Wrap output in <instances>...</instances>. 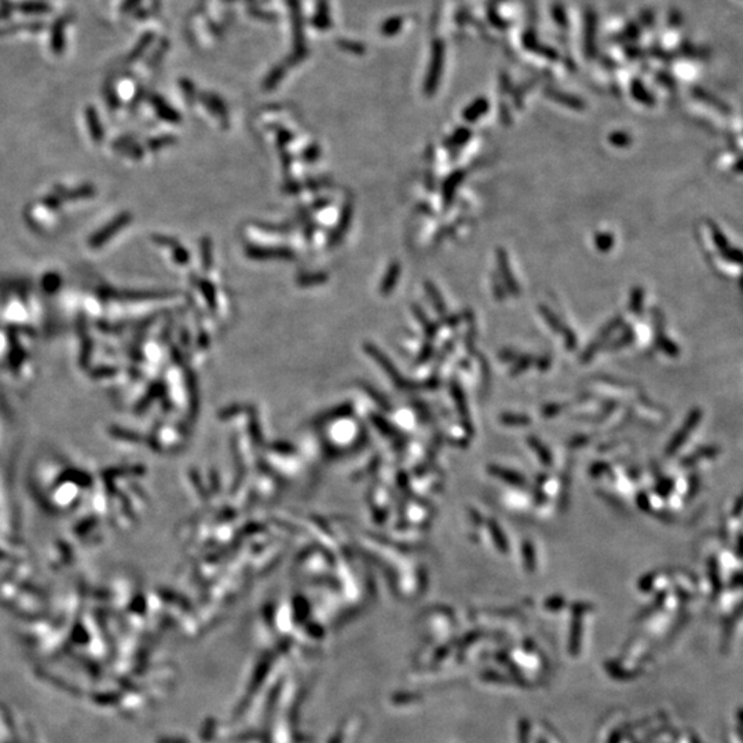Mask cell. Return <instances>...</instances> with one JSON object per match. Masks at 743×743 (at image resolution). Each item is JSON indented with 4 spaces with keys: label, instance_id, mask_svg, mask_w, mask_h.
<instances>
[{
    "label": "cell",
    "instance_id": "cell-1",
    "mask_svg": "<svg viewBox=\"0 0 743 743\" xmlns=\"http://www.w3.org/2000/svg\"><path fill=\"white\" fill-rule=\"evenodd\" d=\"M445 55H446V47L443 40H435L431 47V58L428 70L424 80V92L427 96H432L439 85V80L442 77L443 66H445Z\"/></svg>",
    "mask_w": 743,
    "mask_h": 743
},
{
    "label": "cell",
    "instance_id": "cell-2",
    "mask_svg": "<svg viewBox=\"0 0 743 743\" xmlns=\"http://www.w3.org/2000/svg\"><path fill=\"white\" fill-rule=\"evenodd\" d=\"M245 253L255 260H293L295 252L285 247L247 245Z\"/></svg>",
    "mask_w": 743,
    "mask_h": 743
},
{
    "label": "cell",
    "instance_id": "cell-3",
    "mask_svg": "<svg viewBox=\"0 0 743 743\" xmlns=\"http://www.w3.org/2000/svg\"><path fill=\"white\" fill-rule=\"evenodd\" d=\"M289 4H291V12H292V28H293V41H295V52L291 56V59L293 63H296V62H300L307 55V50L304 45V39H303V25H302L299 0H289Z\"/></svg>",
    "mask_w": 743,
    "mask_h": 743
},
{
    "label": "cell",
    "instance_id": "cell-4",
    "mask_svg": "<svg viewBox=\"0 0 743 743\" xmlns=\"http://www.w3.org/2000/svg\"><path fill=\"white\" fill-rule=\"evenodd\" d=\"M596 34H598V17L592 8H587L584 14V51L588 58L596 55Z\"/></svg>",
    "mask_w": 743,
    "mask_h": 743
},
{
    "label": "cell",
    "instance_id": "cell-5",
    "mask_svg": "<svg viewBox=\"0 0 743 743\" xmlns=\"http://www.w3.org/2000/svg\"><path fill=\"white\" fill-rule=\"evenodd\" d=\"M131 222V215L124 212V213H120L117 218H114L112 220V223H109L106 227H103L102 230H99L98 233H95L92 236V238L90 240V245L92 248H99L102 247L105 242H107L116 233H118L121 229H124L128 223Z\"/></svg>",
    "mask_w": 743,
    "mask_h": 743
},
{
    "label": "cell",
    "instance_id": "cell-6",
    "mask_svg": "<svg viewBox=\"0 0 743 743\" xmlns=\"http://www.w3.org/2000/svg\"><path fill=\"white\" fill-rule=\"evenodd\" d=\"M353 215H354V205H353L350 201H347V202L344 204L343 209H342L340 219H339V222H337L336 229H335V230L331 233V236H329V245H331V247L337 245V244L343 240L344 234L347 233V230H348V227H350V224H351Z\"/></svg>",
    "mask_w": 743,
    "mask_h": 743
},
{
    "label": "cell",
    "instance_id": "cell-7",
    "mask_svg": "<svg viewBox=\"0 0 743 743\" xmlns=\"http://www.w3.org/2000/svg\"><path fill=\"white\" fill-rule=\"evenodd\" d=\"M523 45L527 51H533L536 54H540L548 59H558V52L552 48V47H548L543 43H540L537 40V36L533 30H527L525 34H523Z\"/></svg>",
    "mask_w": 743,
    "mask_h": 743
},
{
    "label": "cell",
    "instance_id": "cell-8",
    "mask_svg": "<svg viewBox=\"0 0 743 743\" xmlns=\"http://www.w3.org/2000/svg\"><path fill=\"white\" fill-rule=\"evenodd\" d=\"M497 262H499V267H500V274H501V278L507 286V289L512 293V295H518L519 293V286L516 285V281L511 273V267H510V262H508V255L503 251V249H499L497 251Z\"/></svg>",
    "mask_w": 743,
    "mask_h": 743
},
{
    "label": "cell",
    "instance_id": "cell-9",
    "mask_svg": "<svg viewBox=\"0 0 743 743\" xmlns=\"http://www.w3.org/2000/svg\"><path fill=\"white\" fill-rule=\"evenodd\" d=\"M545 95L550 96L551 99H554L555 102L558 103H562L570 109H574V110H583L584 109V102L574 96V95H570L567 92H563V91H559V90H555V88H547L545 90Z\"/></svg>",
    "mask_w": 743,
    "mask_h": 743
},
{
    "label": "cell",
    "instance_id": "cell-10",
    "mask_svg": "<svg viewBox=\"0 0 743 743\" xmlns=\"http://www.w3.org/2000/svg\"><path fill=\"white\" fill-rule=\"evenodd\" d=\"M399 275H401V264L398 262L391 263L387 273H386V275L383 277V281H381V285H380L381 295L387 296V295H390L393 292V289L398 284Z\"/></svg>",
    "mask_w": 743,
    "mask_h": 743
},
{
    "label": "cell",
    "instance_id": "cell-11",
    "mask_svg": "<svg viewBox=\"0 0 743 743\" xmlns=\"http://www.w3.org/2000/svg\"><path fill=\"white\" fill-rule=\"evenodd\" d=\"M201 102H202V103H204V105H205V106H207V107H208L218 118H220V120H223V121L227 120V107H226L224 102H223L219 96H216V95H213V94H204V95L201 96Z\"/></svg>",
    "mask_w": 743,
    "mask_h": 743
},
{
    "label": "cell",
    "instance_id": "cell-12",
    "mask_svg": "<svg viewBox=\"0 0 743 743\" xmlns=\"http://www.w3.org/2000/svg\"><path fill=\"white\" fill-rule=\"evenodd\" d=\"M151 103H153V107L156 109L157 114L165 120V121H169V123H178L180 121V114L174 110L167 102H164L160 96H153L151 98Z\"/></svg>",
    "mask_w": 743,
    "mask_h": 743
},
{
    "label": "cell",
    "instance_id": "cell-13",
    "mask_svg": "<svg viewBox=\"0 0 743 743\" xmlns=\"http://www.w3.org/2000/svg\"><path fill=\"white\" fill-rule=\"evenodd\" d=\"M488 110H489V101L486 98H478L468 107H465V110L463 112V117L467 121H475Z\"/></svg>",
    "mask_w": 743,
    "mask_h": 743
},
{
    "label": "cell",
    "instance_id": "cell-14",
    "mask_svg": "<svg viewBox=\"0 0 743 743\" xmlns=\"http://www.w3.org/2000/svg\"><path fill=\"white\" fill-rule=\"evenodd\" d=\"M463 179H464V172H463V171H456V172L452 174V175L449 176V179L445 182V186H443V197H445V201H446V202H450V200H452L453 196H454L456 187L461 183Z\"/></svg>",
    "mask_w": 743,
    "mask_h": 743
},
{
    "label": "cell",
    "instance_id": "cell-15",
    "mask_svg": "<svg viewBox=\"0 0 743 743\" xmlns=\"http://www.w3.org/2000/svg\"><path fill=\"white\" fill-rule=\"evenodd\" d=\"M197 286L200 288L207 304L213 310L216 307V292H215L213 285L208 280L200 278L198 282H197Z\"/></svg>",
    "mask_w": 743,
    "mask_h": 743
},
{
    "label": "cell",
    "instance_id": "cell-16",
    "mask_svg": "<svg viewBox=\"0 0 743 743\" xmlns=\"http://www.w3.org/2000/svg\"><path fill=\"white\" fill-rule=\"evenodd\" d=\"M326 280H328V275L325 273H308V274L306 273V274H300L296 278V282L300 286H314V285L326 282Z\"/></svg>",
    "mask_w": 743,
    "mask_h": 743
},
{
    "label": "cell",
    "instance_id": "cell-17",
    "mask_svg": "<svg viewBox=\"0 0 743 743\" xmlns=\"http://www.w3.org/2000/svg\"><path fill=\"white\" fill-rule=\"evenodd\" d=\"M404 26V18L401 17H393V18H388L387 21H384L381 23V34L383 36H387V37H391V36H395L397 33L401 32Z\"/></svg>",
    "mask_w": 743,
    "mask_h": 743
},
{
    "label": "cell",
    "instance_id": "cell-18",
    "mask_svg": "<svg viewBox=\"0 0 743 743\" xmlns=\"http://www.w3.org/2000/svg\"><path fill=\"white\" fill-rule=\"evenodd\" d=\"M314 23L318 29H328L329 26V18H328V6H326V1L325 0H320L318 1V11L315 12V18H314Z\"/></svg>",
    "mask_w": 743,
    "mask_h": 743
},
{
    "label": "cell",
    "instance_id": "cell-19",
    "mask_svg": "<svg viewBox=\"0 0 743 743\" xmlns=\"http://www.w3.org/2000/svg\"><path fill=\"white\" fill-rule=\"evenodd\" d=\"M551 11H552V17H554V21L556 22V25L566 29L569 26V18H567V12H566L565 6L561 4V3H555L552 6Z\"/></svg>",
    "mask_w": 743,
    "mask_h": 743
},
{
    "label": "cell",
    "instance_id": "cell-20",
    "mask_svg": "<svg viewBox=\"0 0 743 743\" xmlns=\"http://www.w3.org/2000/svg\"><path fill=\"white\" fill-rule=\"evenodd\" d=\"M201 258H202V267L205 270H209L212 267V242L211 238L204 237L201 240Z\"/></svg>",
    "mask_w": 743,
    "mask_h": 743
},
{
    "label": "cell",
    "instance_id": "cell-21",
    "mask_svg": "<svg viewBox=\"0 0 743 743\" xmlns=\"http://www.w3.org/2000/svg\"><path fill=\"white\" fill-rule=\"evenodd\" d=\"M426 291H427L428 296L431 297V300H432V303H434L435 308H437V310H438L439 313H442V314H443V313H445V310H446V307H445V304H443V299H442L441 293L438 292V289L435 288V285H434L432 282H428V281H427V282H426Z\"/></svg>",
    "mask_w": 743,
    "mask_h": 743
},
{
    "label": "cell",
    "instance_id": "cell-22",
    "mask_svg": "<svg viewBox=\"0 0 743 743\" xmlns=\"http://www.w3.org/2000/svg\"><path fill=\"white\" fill-rule=\"evenodd\" d=\"M632 94H634V96H635L638 101L646 103L647 106H651V105L654 103V101H653V98L650 96V94L645 90L642 81H638V80L634 81V84H632Z\"/></svg>",
    "mask_w": 743,
    "mask_h": 743
},
{
    "label": "cell",
    "instance_id": "cell-23",
    "mask_svg": "<svg viewBox=\"0 0 743 743\" xmlns=\"http://www.w3.org/2000/svg\"><path fill=\"white\" fill-rule=\"evenodd\" d=\"M87 120H88V124L91 125V135L94 138V140H101L102 139V128H101V123L98 121V117L95 114V112L92 109H88L87 110Z\"/></svg>",
    "mask_w": 743,
    "mask_h": 743
},
{
    "label": "cell",
    "instance_id": "cell-24",
    "mask_svg": "<svg viewBox=\"0 0 743 743\" xmlns=\"http://www.w3.org/2000/svg\"><path fill=\"white\" fill-rule=\"evenodd\" d=\"M471 136V131L467 129V128H460L457 129L449 139V142L446 143L448 146L450 147H459V146H463Z\"/></svg>",
    "mask_w": 743,
    "mask_h": 743
},
{
    "label": "cell",
    "instance_id": "cell-25",
    "mask_svg": "<svg viewBox=\"0 0 743 743\" xmlns=\"http://www.w3.org/2000/svg\"><path fill=\"white\" fill-rule=\"evenodd\" d=\"M284 73H285V69H284L282 66H277V67H274V69H273V70H271V72L269 73L267 79L264 80V83H263V87H264L266 90H271V88H274V87H275V85H277V84H278V83L281 81V79H282Z\"/></svg>",
    "mask_w": 743,
    "mask_h": 743
},
{
    "label": "cell",
    "instance_id": "cell-26",
    "mask_svg": "<svg viewBox=\"0 0 743 743\" xmlns=\"http://www.w3.org/2000/svg\"><path fill=\"white\" fill-rule=\"evenodd\" d=\"M595 242H596V247L602 252H607V251H610L613 248L614 238H613V236L610 233H599V234H596Z\"/></svg>",
    "mask_w": 743,
    "mask_h": 743
},
{
    "label": "cell",
    "instance_id": "cell-27",
    "mask_svg": "<svg viewBox=\"0 0 743 743\" xmlns=\"http://www.w3.org/2000/svg\"><path fill=\"white\" fill-rule=\"evenodd\" d=\"M172 258L179 264H187L190 260V253L178 242L172 249Z\"/></svg>",
    "mask_w": 743,
    "mask_h": 743
},
{
    "label": "cell",
    "instance_id": "cell-28",
    "mask_svg": "<svg viewBox=\"0 0 743 743\" xmlns=\"http://www.w3.org/2000/svg\"><path fill=\"white\" fill-rule=\"evenodd\" d=\"M116 146H117L120 150H123L125 154H128V156H132V157H136V158H139V157L143 156V150L140 149V146H138V145L134 143V142H131V143H121V142H120V143H117Z\"/></svg>",
    "mask_w": 743,
    "mask_h": 743
},
{
    "label": "cell",
    "instance_id": "cell-29",
    "mask_svg": "<svg viewBox=\"0 0 743 743\" xmlns=\"http://www.w3.org/2000/svg\"><path fill=\"white\" fill-rule=\"evenodd\" d=\"M643 289L642 288H635L632 295H631V310L634 313H640L642 310V306H643Z\"/></svg>",
    "mask_w": 743,
    "mask_h": 743
},
{
    "label": "cell",
    "instance_id": "cell-30",
    "mask_svg": "<svg viewBox=\"0 0 743 743\" xmlns=\"http://www.w3.org/2000/svg\"><path fill=\"white\" fill-rule=\"evenodd\" d=\"M175 143V138L171 136V135H167V136H160V138H156L153 140L149 142V147L151 150H158L161 149L163 146H167V145H172Z\"/></svg>",
    "mask_w": 743,
    "mask_h": 743
},
{
    "label": "cell",
    "instance_id": "cell-31",
    "mask_svg": "<svg viewBox=\"0 0 743 743\" xmlns=\"http://www.w3.org/2000/svg\"><path fill=\"white\" fill-rule=\"evenodd\" d=\"M610 142L616 146H628L631 143V136L625 132H613L610 135Z\"/></svg>",
    "mask_w": 743,
    "mask_h": 743
},
{
    "label": "cell",
    "instance_id": "cell-32",
    "mask_svg": "<svg viewBox=\"0 0 743 743\" xmlns=\"http://www.w3.org/2000/svg\"><path fill=\"white\" fill-rule=\"evenodd\" d=\"M489 19H490V22H492L496 28H499V29H505V26H508V22H507L505 19L500 18V15H499L496 11H493L492 8L489 10Z\"/></svg>",
    "mask_w": 743,
    "mask_h": 743
},
{
    "label": "cell",
    "instance_id": "cell-33",
    "mask_svg": "<svg viewBox=\"0 0 743 743\" xmlns=\"http://www.w3.org/2000/svg\"><path fill=\"white\" fill-rule=\"evenodd\" d=\"M320 154H321L320 147L314 145V146L308 147V149L303 153V158H304V161H307V163H313V161H315V160L320 157Z\"/></svg>",
    "mask_w": 743,
    "mask_h": 743
},
{
    "label": "cell",
    "instance_id": "cell-34",
    "mask_svg": "<svg viewBox=\"0 0 743 743\" xmlns=\"http://www.w3.org/2000/svg\"><path fill=\"white\" fill-rule=\"evenodd\" d=\"M340 45H342L344 50H347V51H350V52H354V54H364V52H365V48H364L361 44H358V43L340 41Z\"/></svg>",
    "mask_w": 743,
    "mask_h": 743
},
{
    "label": "cell",
    "instance_id": "cell-35",
    "mask_svg": "<svg viewBox=\"0 0 743 743\" xmlns=\"http://www.w3.org/2000/svg\"><path fill=\"white\" fill-rule=\"evenodd\" d=\"M277 136H278V147L280 149H284L292 139V135L285 129H278Z\"/></svg>",
    "mask_w": 743,
    "mask_h": 743
},
{
    "label": "cell",
    "instance_id": "cell-36",
    "mask_svg": "<svg viewBox=\"0 0 743 743\" xmlns=\"http://www.w3.org/2000/svg\"><path fill=\"white\" fill-rule=\"evenodd\" d=\"M724 256L729 259V260H733L735 263H743V253L738 249H727L724 252Z\"/></svg>",
    "mask_w": 743,
    "mask_h": 743
},
{
    "label": "cell",
    "instance_id": "cell-37",
    "mask_svg": "<svg viewBox=\"0 0 743 743\" xmlns=\"http://www.w3.org/2000/svg\"><path fill=\"white\" fill-rule=\"evenodd\" d=\"M712 230H713V238H715V241L719 244V247H720L722 249H729V248H727V247H729V242H727V240L724 238V236L720 233V230H719L718 227H715V226L712 227Z\"/></svg>",
    "mask_w": 743,
    "mask_h": 743
},
{
    "label": "cell",
    "instance_id": "cell-38",
    "mask_svg": "<svg viewBox=\"0 0 743 743\" xmlns=\"http://www.w3.org/2000/svg\"><path fill=\"white\" fill-rule=\"evenodd\" d=\"M180 85H182V90H183L186 98H189V99L191 101L193 96H194V87H193L191 81H189V80H182Z\"/></svg>",
    "mask_w": 743,
    "mask_h": 743
},
{
    "label": "cell",
    "instance_id": "cell-39",
    "mask_svg": "<svg viewBox=\"0 0 743 743\" xmlns=\"http://www.w3.org/2000/svg\"><path fill=\"white\" fill-rule=\"evenodd\" d=\"M285 190H286L288 193L296 194V193L300 190V186H299L297 183H295V182H288V185L285 186Z\"/></svg>",
    "mask_w": 743,
    "mask_h": 743
},
{
    "label": "cell",
    "instance_id": "cell-40",
    "mask_svg": "<svg viewBox=\"0 0 743 743\" xmlns=\"http://www.w3.org/2000/svg\"><path fill=\"white\" fill-rule=\"evenodd\" d=\"M735 168H737V169H743V158L742 160H741V161H740V163H738V164H737V167H735Z\"/></svg>",
    "mask_w": 743,
    "mask_h": 743
}]
</instances>
